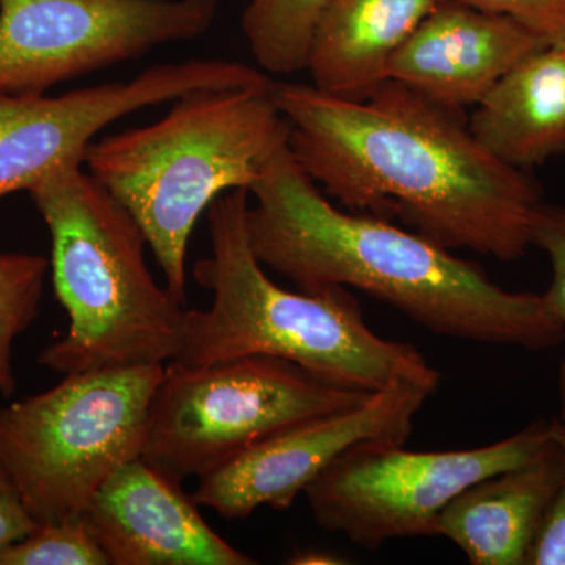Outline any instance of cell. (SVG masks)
<instances>
[{
  "mask_svg": "<svg viewBox=\"0 0 565 565\" xmlns=\"http://www.w3.org/2000/svg\"><path fill=\"white\" fill-rule=\"evenodd\" d=\"M273 95L294 158L344 210L397 217L441 247L500 262L533 247L541 185L489 154L462 110L394 79L363 102L292 82L274 81Z\"/></svg>",
  "mask_w": 565,
  "mask_h": 565,
  "instance_id": "cell-1",
  "label": "cell"
},
{
  "mask_svg": "<svg viewBox=\"0 0 565 565\" xmlns=\"http://www.w3.org/2000/svg\"><path fill=\"white\" fill-rule=\"evenodd\" d=\"M247 233L264 267L299 291L353 288L388 303L430 333L546 351L565 326L544 296L512 292L478 263L385 218L334 206L289 145L252 185Z\"/></svg>",
  "mask_w": 565,
  "mask_h": 565,
  "instance_id": "cell-2",
  "label": "cell"
},
{
  "mask_svg": "<svg viewBox=\"0 0 565 565\" xmlns=\"http://www.w3.org/2000/svg\"><path fill=\"white\" fill-rule=\"evenodd\" d=\"M248 203L250 192L234 189L207 210L211 255L195 263L193 278L212 292V303L185 310L172 362L206 366L264 355L356 392L375 393L399 379L440 385V373L414 344L367 326L348 288L291 292L269 278L248 239Z\"/></svg>",
  "mask_w": 565,
  "mask_h": 565,
  "instance_id": "cell-3",
  "label": "cell"
},
{
  "mask_svg": "<svg viewBox=\"0 0 565 565\" xmlns=\"http://www.w3.org/2000/svg\"><path fill=\"white\" fill-rule=\"evenodd\" d=\"M273 82L188 93L162 120L92 141L85 152L88 173L131 212L181 303L188 302L185 258L200 215L223 193L250 192L289 145L291 126Z\"/></svg>",
  "mask_w": 565,
  "mask_h": 565,
  "instance_id": "cell-4",
  "label": "cell"
},
{
  "mask_svg": "<svg viewBox=\"0 0 565 565\" xmlns=\"http://www.w3.org/2000/svg\"><path fill=\"white\" fill-rule=\"evenodd\" d=\"M28 192L50 230L52 282L70 318L40 363L66 375L173 360L184 303L152 277L131 212L77 163Z\"/></svg>",
  "mask_w": 565,
  "mask_h": 565,
  "instance_id": "cell-5",
  "label": "cell"
},
{
  "mask_svg": "<svg viewBox=\"0 0 565 565\" xmlns=\"http://www.w3.org/2000/svg\"><path fill=\"white\" fill-rule=\"evenodd\" d=\"M162 364L66 374L0 407V468L35 522L84 515L96 492L140 459Z\"/></svg>",
  "mask_w": 565,
  "mask_h": 565,
  "instance_id": "cell-6",
  "label": "cell"
},
{
  "mask_svg": "<svg viewBox=\"0 0 565 565\" xmlns=\"http://www.w3.org/2000/svg\"><path fill=\"white\" fill-rule=\"evenodd\" d=\"M370 394L274 356L172 362L152 397L141 459L181 486L282 427L353 407Z\"/></svg>",
  "mask_w": 565,
  "mask_h": 565,
  "instance_id": "cell-7",
  "label": "cell"
},
{
  "mask_svg": "<svg viewBox=\"0 0 565 565\" xmlns=\"http://www.w3.org/2000/svg\"><path fill=\"white\" fill-rule=\"evenodd\" d=\"M555 438L534 422L497 444L457 451H408L405 444L352 446L305 490L316 523L363 550L435 535L446 505L487 476L535 459Z\"/></svg>",
  "mask_w": 565,
  "mask_h": 565,
  "instance_id": "cell-8",
  "label": "cell"
},
{
  "mask_svg": "<svg viewBox=\"0 0 565 565\" xmlns=\"http://www.w3.org/2000/svg\"><path fill=\"white\" fill-rule=\"evenodd\" d=\"M221 0H0V93H44L210 31Z\"/></svg>",
  "mask_w": 565,
  "mask_h": 565,
  "instance_id": "cell-9",
  "label": "cell"
},
{
  "mask_svg": "<svg viewBox=\"0 0 565 565\" xmlns=\"http://www.w3.org/2000/svg\"><path fill=\"white\" fill-rule=\"evenodd\" d=\"M263 81L262 71L245 63L195 58L61 96L0 93V199L29 191L62 167L84 166L99 131L132 111L204 88L255 87Z\"/></svg>",
  "mask_w": 565,
  "mask_h": 565,
  "instance_id": "cell-10",
  "label": "cell"
},
{
  "mask_svg": "<svg viewBox=\"0 0 565 565\" xmlns=\"http://www.w3.org/2000/svg\"><path fill=\"white\" fill-rule=\"evenodd\" d=\"M437 388L399 379L353 407L282 427L200 476L193 501L230 520L247 519L263 505L288 511L352 446L370 440L405 444L416 415Z\"/></svg>",
  "mask_w": 565,
  "mask_h": 565,
  "instance_id": "cell-11",
  "label": "cell"
},
{
  "mask_svg": "<svg viewBox=\"0 0 565 565\" xmlns=\"http://www.w3.org/2000/svg\"><path fill=\"white\" fill-rule=\"evenodd\" d=\"M114 565H253L215 533L181 486L143 459L126 463L84 512Z\"/></svg>",
  "mask_w": 565,
  "mask_h": 565,
  "instance_id": "cell-12",
  "label": "cell"
},
{
  "mask_svg": "<svg viewBox=\"0 0 565 565\" xmlns=\"http://www.w3.org/2000/svg\"><path fill=\"white\" fill-rule=\"evenodd\" d=\"M550 41L505 14L441 0L394 55L388 79L465 110Z\"/></svg>",
  "mask_w": 565,
  "mask_h": 565,
  "instance_id": "cell-13",
  "label": "cell"
},
{
  "mask_svg": "<svg viewBox=\"0 0 565 565\" xmlns=\"http://www.w3.org/2000/svg\"><path fill=\"white\" fill-rule=\"evenodd\" d=\"M564 479L565 451L555 434L531 462L487 476L457 494L438 516L435 535L448 539L473 565H525Z\"/></svg>",
  "mask_w": 565,
  "mask_h": 565,
  "instance_id": "cell-14",
  "label": "cell"
},
{
  "mask_svg": "<svg viewBox=\"0 0 565 565\" xmlns=\"http://www.w3.org/2000/svg\"><path fill=\"white\" fill-rule=\"evenodd\" d=\"M441 0H330L316 24L307 70L313 87L363 102L388 79L396 52Z\"/></svg>",
  "mask_w": 565,
  "mask_h": 565,
  "instance_id": "cell-15",
  "label": "cell"
},
{
  "mask_svg": "<svg viewBox=\"0 0 565 565\" xmlns=\"http://www.w3.org/2000/svg\"><path fill=\"white\" fill-rule=\"evenodd\" d=\"M468 128L512 169L542 166L565 152V58L550 44L504 74L476 104Z\"/></svg>",
  "mask_w": 565,
  "mask_h": 565,
  "instance_id": "cell-16",
  "label": "cell"
},
{
  "mask_svg": "<svg viewBox=\"0 0 565 565\" xmlns=\"http://www.w3.org/2000/svg\"><path fill=\"white\" fill-rule=\"evenodd\" d=\"M330 0H248L243 32L259 70L294 74L307 70L315 28Z\"/></svg>",
  "mask_w": 565,
  "mask_h": 565,
  "instance_id": "cell-17",
  "label": "cell"
},
{
  "mask_svg": "<svg viewBox=\"0 0 565 565\" xmlns=\"http://www.w3.org/2000/svg\"><path fill=\"white\" fill-rule=\"evenodd\" d=\"M50 259L32 253H0V394L17 390L13 345L39 316Z\"/></svg>",
  "mask_w": 565,
  "mask_h": 565,
  "instance_id": "cell-18",
  "label": "cell"
},
{
  "mask_svg": "<svg viewBox=\"0 0 565 565\" xmlns=\"http://www.w3.org/2000/svg\"><path fill=\"white\" fill-rule=\"evenodd\" d=\"M109 557L84 515L41 523L21 541L0 550V565H106Z\"/></svg>",
  "mask_w": 565,
  "mask_h": 565,
  "instance_id": "cell-19",
  "label": "cell"
},
{
  "mask_svg": "<svg viewBox=\"0 0 565 565\" xmlns=\"http://www.w3.org/2000/svg\"><path fill=\"white\" fill-rule=\"evenodd\" d=\"M533 247L548 256L552 280L542 296L550 311L565 326V207L545 203L534 223Z\"/></svg>",
  "mask_w": 565,
  "mask_h": 565,
  "instance_id": "cell-20",
  "label": "cell"
},
{
  "mask_svg": "<svg viewBox=\"0 0 565 565\" xmlns=\"http://www.w3.org/2000/svg\"><path fill=\"white\" fill-rule=\"evenodd\" d=\"M476 9L505 14L552 44L565 39V0H460Z\"/></svg>",
  "mask_w": 565,
  "mask_h": 565,
  "instance_id": "cell-21",
  "label": "cell"
},
{
  "mask_svg": "<svg viewBox=\"0 0 565 565\" xmlns=\"http://www.w3.org/2000/svg\"><path fill=\"white\" fill-rule=\"evenodd\" d=\"M555 434L565 451V438L557 434L556 427ZM525 565H565V479L542 520Z\"/></svg>",
  "mask_w": 565,
  "mask_h": 565,
  "instance_id": "cell-22",
  "label": "cell"
},
{
  "mask_svg": "<svg viewBox=\"0 0 565 565\" xmlns=\"http://www.w3.org/2000/svg\"><path fill=\"white\" fill-rule=\"evenodd\" d=\"M39 523L22 503L17 487L0 468V550L21 541Z\"/></svg>",
  "mask_w": 565,
  "mask_h": 565,
  "instance_id": "cell-23",
  "label": "cell"
},
{
  "mask_svg": "<svg viewBox=\"0 0 565 565\" xmlns=\"http://www.w3.org/2000/svg\"><path fill=\"white\" fill-rule=\"evenodd\" d=\"M557 403H559V411L557 416L553 419L557 434L565 438V353L557 370Z\"/></svg>",
  "mask_w": 565,
  "mask_h": 565,
  "instance_id": "cell-24",
  "label": "cell"
},
{
  "mask_svg": "<svg viewBox=\"0 0 565 565\" xmlns=\"http://www.w3.org/2000/svg\"><path fill=\"white\" fill-rule=\"evenodd\" d=\"M341 561H338V557L326 555V553H300L299 556L294 557L291 564H338Z\"/></svg>",
  "mask_w": 565,
  "mask_h": 565,
  "instance_id": "cell-25",
  "label": "cell"
},
{
  "mask_svg": "<svg viewBox=\"0 0 565 565\" xmlns=\"http://www.w3.org/2000/svg\"><path fill=\"white\" fill-rule=\"evenodd\" d=\"M557 44H561V50H563V54H564V58H565V39L563 41H561V43H557Z\"/></svg>",
  "mask_w": 565,
  "mask_h": 565,
  "instance_id": "cell-26",
  "label": "cell"
}]
</instances>
